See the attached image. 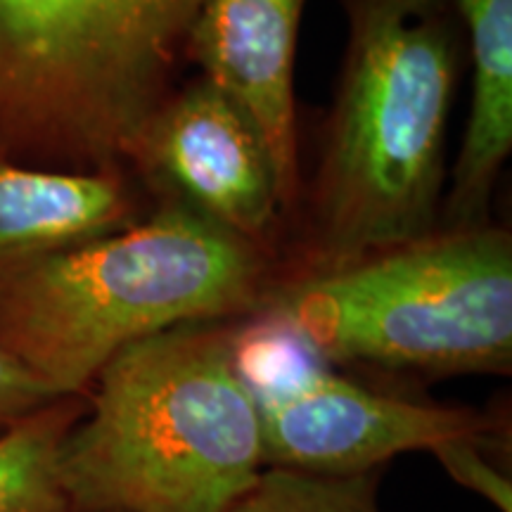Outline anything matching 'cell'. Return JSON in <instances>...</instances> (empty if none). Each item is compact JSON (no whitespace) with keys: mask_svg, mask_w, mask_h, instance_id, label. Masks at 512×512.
Wrapping results in <instances>:
<instances>
[{"mask_svg":"<svg viewBox=\"0 0 512 512\" xmlns=\"http://www.w3.org/2000/svg\"><path fill=\"white\" fill-rule=\"evenodd\" d=\"M347 53L285 275L330 271L439 230L465 36L456 0H339Z\"/></svg>","mask_w":512,"mask_h":512,"instance_id":"obj_1","label":"cell"},{"mask_svg":"<svg viewBox=\"0 0 512 512\" xmlns=\"http://www.w3.org/2000/svg\"><path fill=\"white\" fill-rule=\"evenodd\" d=\"M283 273V256L155 202L124 230L3 268L0 351L57 396H86L128 344L254 316Z\"/></svg>","mask_w":512,"mask_h":512,"instance_id":"obj_2","label":"cell"},{"mask_svg":"<svg viewBox=\"0 0 512 512\" xmlns=\"http://www.w3.org/2000/svg\"><path fill=\"white\" fill-rule=\"evenodd\" d=\"M233 323L128 344L95 377L60 448L72 512H228L264 470Z\"/></svg>","mask_w":512,"mask_h":512,"instance_id":"obj_3","label":"cell"},{"mask_svg":"<svg viewBox=\"0 0 512 512\" xmlns=\"http://www.w3.org/2000/svg\"><path fill=\"white\" fill-rule=\"evenodd\" d=\"M204 3L0 0V150L38 169H126Z\"/></svg>","mask_w":512,"mask_h":512,"instance_id":"obj_4","label":"cell"},{"mask_svg":"<svg viewBox=\"0 0 512 512\" xmlns=\"http://www.w3.org/2000/svg\"><path fill=\"white\" fill-rule=\"evenodd\" d=\"M335 368L408 380L512 373V235L437 230L330 271L283 275L264 309Z\"/></svg>","mask_w":512,"mask_h":512,"instance_id":"obj_5","label":"cell"},{"mask_svg":"<svg viewBox=\"0 0 512 512\" xmlns=\"http://www.w3.org/2000/svg\"><path fill=\"white\" fill-rule=\"evenodd\" d=\"M233 361L259 415L264 467L356 475L441 441L510 430L503 408L441 406L339 373L266 313L235 320Z\"/></svg>","mask_w":512,"mask_h":512,"instance_id":"obj_6","label":"cell"},{"mask_svg":"<svg viewBox=\"0 0 512 512\" xmlns=\"http://www.w3.org/2000/svg\"><path fill=\"white\" fill-rule=\"evenodd\" d=\"M126 169L155 202L183 204L278 254L287 214L254 126L204 79L176 88L138 133Z\"/></svg>","mask_w":512,"mask_h":512,"instance_id":"obj_7","label":"cell"},{"mask_svg":"<svg viewBox=\"0 0 512 512\" xmlns=\"http://www.w3.org/2000/svg\"><path fill=\"white\" fill-rule=\"evenodd\" d=\"M304 0H207L188 60L254 126L271 159L287 214L302 200L294 57Z\"/></svg>","mask_w":512,"mask_h":512,"instance_id":"obj_8","label":"cell"},{"mask_svg":"<svg viewBox=\"0 0 512 512\" xmlns=\"http://www.w3.org/2000/svg\"><path fill=\"white\" fill-rule=\"evenodd\" d=\"M136 183L126 169H38L0 150V271L133 226L155 207Z\"/></svg>","mask_w":512,"mask_h":512,"instance_id":"obj_9","label":"cell"},{"mask_svg":"<svg viewBox=\"0 0 512 512\" xmlns=\"http://www.w3.org/2000/svg\"><path fill=\"white\" fill-rule=\"evenodd\" d=\"M472 67L470 114L448 176L439 230L486 226L512 150V0H456Z\"/></svg>","mask_w":512,"mask_h":512,"instance_id":"obj_10","label":"cell"},{"mask_svg":"<svg viewBox=\"0 0 512 512\" xmlns=\"http://www.w3.org/2000/svg\"><path fill=\"white\" fill-rule=\"evenodd\" d=\"M86 413V396H60L0 432V512H72L60 448Z\"/></svg>","mask_w":512,"mask_h":512,"instance_id":"obj_11","label":"cell"},{"mask_svg":"<svg viewBox=\"0 0 512 512\" xmlns=\"http://www.w3.org/2000/svg\"><path fill=\"white\" fill-rule=\"evenodd\" d=\"M387 467L356 475L264 467L228 512H380L377 491Z\"/></svg>","mask_w":512,"mask_h":512,"instance_id":"obj_12","label":"cell"},{"mask_svg":"<svg viewBox=\"0 0 512 512\" xmlns=\"http://www.w3.org/2000/svg\"><path fill=\"white\" fill-rule=\"evenodd\" d=\"M430 453L458 486L482 496L498 512H512L510 430L479 439L441 441Z\"/></svg>","mask_w":512,"mask_h":512,"instance_id":"obj_13","label":"cell"},{"mask_svg":"<svg viewBox=\"0 0 512 512\" xmlns=\"http://www.w3.org/2000/svg\"><path fill=\"white\" fill-rule=\"evenodd\" d=\"M55 399L60 396L48 384L0 351V432Z\"/></svg>","mask_w":512,"mask_h":512,"instance_id":"obj_14","label":"cell"}]
</instances>
